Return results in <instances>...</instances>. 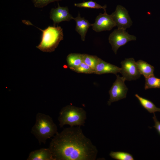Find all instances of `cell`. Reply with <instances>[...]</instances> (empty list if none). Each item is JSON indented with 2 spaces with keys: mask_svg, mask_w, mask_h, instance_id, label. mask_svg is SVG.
Instances as JSON below:
<instances>
[{
  "mask_svg": "<svg viewBox=\"0 0 160 160\" xmlns=\"http://www.w3.org/2000/svg\"><path fill=\"white\" fill-rule=\"evenodd\" d=\"M27 160H55L49 148H42L31 151Z\"/></svg>",
  "mask_w": 160,
  "mask_h": 160,
  "instance_id": "cell-13",
  "label": "cell"
},
{
  "mask_svg": "<svg viewBox=\"0 0 160 160\" xmlns=\"http://www.w3.org/2000/svg\"><path fill=\"white\" fill-rule=\"evenodd\" d=\"M154 116L153 119L154 121L155 125L153 127H154L157 130L159 134L160 135V122L157 119L155 113H153Z\"/></svg>",
  "mask_w": 160,
  "mask_h": 160,
  "instance_id": "cell-23",
  "label": "cell"
},
{
  "mask_svg": "<svg viewBox=\"0 0 160 160\" xmlns=\"http://www.w3.org/2000/svg\"><path fill=\"white\" fill-rule=\"evenodd\" d=\"M138 69L141 75L145 78L154 75V67L146 62L142 60L136 62Z\"/></svg>",
  "mask_w": 160,
  "mask_h": 160,
  "instance_id": "cell-14",
  "label": "cell"
},
{
  "mask_svg": "<svg viewBox=\"0 0 160 160\" xmlns=\"http://www.w3.org/2000/svg\"><path fill=\"white\" fill-rule=\"evenodd\" d=\"M74 6L79 7H84L96 9H103L106 11L107 6H102L95 1H90L78 3H75Z\"/></svg>",
  "mask_w": 160,
  "mask_h": 160,
  "instance_id": "cell-20",
  "label": "cell"
},
{
  "mask_svg": "<svg viewBox=\"0 0 160 160\" xmlns=\"http://www.w3.org/2000/svg\"><path fill=\"white\" fill-rule=\"evenodd\" d=\"M121 68L107 63L100 59L95 69V73L101 74L112 73L117 74L120 73Z\"/></svg>",
  "mask_w": 160,
  "mask_h": 160,
  "instance_id": "cell-11",
  "label": "cell"
},
{
  "mask_svg": "<svg viewBox=\"0 0 160 160\" xmlns=\"http://www.w3.org/2000/svg\"><path fill=\"white\" fill-rule=\"evenodd\" d=\"M36 119L31 133L35 136L40 145L42 143L45 144L47 139L53 137L58 132L57 127L49 115L38 113L36 114Z\"/></svg>",
  "mask_w": 160,
  "mask_h": 160,
  "instance_id": "cell-2",
  "label": "cell"
},
{
  "mask_svg": "<svg viewBox=\"0 0 160 160\" xmlns=\"http://www.w3.org/2000/svg\"><path fill=\"white\" fill-rule=\"evenodd\" d=\"M135 36L129 34L126 30L117 28L115 29L109 35L108 40L112 49L116 54L118 49L131 41H135Z\"/></svg>",
  "mask_w": 160,
  "mask_h": 160,
  "instance_id": "cell-5",
  "label": "cell"
},
{
  "mask_svg": "<svg viewBox=\"0 0 160 160\" xmlns=\"http://www.w3.org/2000/svg\"><path fill=\"white\" fill-rule=\"evenodd\" d=\"M87 113L82 108L68 105L63 107L59 113V125L62 127L65 125L70 127L84 126Z\"/></svg>",
  "mask_w": 160,
  "mask_h": 160,
  "instance_id": "cell-3",
  "label": "cell"
},
{
  "mask_svg": "<svg viewBox=\"0 0 160 160\" xmlns=\"http://www.w3.org/2000/svg\"><path fill=\"white\" fill-rule=\"evenodd\" d=\"M145 89L150 88H160V79L154 75L145 78Z\"/></svg>",
  "mask_w": 160,
  "mask_h": 160,
  "instance_id": "cell-17",
  "label": "cell"
},
{
  "mask_svg": "<svg viewBox=\"0 0 160 160\" xmlns=\"http://www.w3.org/2000/svg\"><path fill=\"white\" fill-rule=\"evenodd\" d=\"M72 70L79 73L86 74L95 73L94 71L83 62L79 66L72 69Z\"/></svg>",
  "mask_w": 160,
  "mask_h": 160,
  "instance_id": "cell-21",
  "label": "cell"
},
{
  "mask_svg": "<svg viewBox=\"0 0 160 160\" xmlns=\"http://www.w3.org/2000/svg\"><path fill=\"white\" fill-rule=\"evenodd\" d=\"M76 22V31L81 36V40L84 41L86 34L89 28L92 26V24L83 17L81 16L80 13L77 16L73 18Z\"/></svg>",
  "mask_w": 160,
  "mask_h": 160,
  "instance_id": "cell-12",
  "label": "cell"
},
{
  "mask_svg": "<svg viewBox=\"0 0 160 160\" xmlns=\"http://www.w3.org/2000/svg\"><path fill=\"white\" fill-rule=\"evenodd\" d=\"M111 15L118 28L126 30L132 25V22L128 11L121 5H117L115 11Z\"/></svg>",
  "mask_w": 160,
  "mask_h": 160,
  "instance_id": "cell-8",
  "label": "cell"
},
{
  "mask_svg": "<svg viewBox=\"0 0 160 160\" xmlns=\"http://www.w3.org/2000/svg\"><path fill=\"white\" fill-rule=\"evenodd\" d=\"M116 79L109 91L110 98L108 104L110 105L114 102L126 97L128 88L125 84V80L122 77L116 75Z\"/></svg>",
  "mask_w": 160,
  "mask_h": 160,
  "instance_id": "cell-6",
  "label": "cell"
},
{
  "mask_svg": "<svg viewBox=\"0 0 160 160\" xmlns=\"http://www.w3.org/2000/svg\"><path fill=\"white\" fill-rule=\"evenodd\" d=\"M49 148L55 160H95L98 153L96 147L78 126L57 132Z\"/></svg>",
  "mask_w": 160,
  "mask_h": 160,
  "instance_id": "cell-1",
  "label": "cell"
},
{
  "mask_svg": "<svg viewBox=\"0 0 160 160\" xmlns=\"http://www.w3.org/2000/svg\"><path fill=\"white\" fill-rule=\"evenodd\" d=\"M121 64V67L120 73L125 80H136L140 77L141 74L134 58H126Z\"/></svg>",
  "mask_w": 160,
  "mask_h": 160,
  "instance_id": "cell-7",
  "label": "cell"
},
{
  "mask_svg": "<svg viewBox=\"0 0 160 160\" xmlns=\"http://www.w3.org/2000/svg\"><path fill=\"white\" fill-rule=\"evenodd\" d=\"M100 59L95 55L84 54L83 55V62L94 71Z\"/></svg>",
  "mask_w": 160,
  "mask_h": 160,
  "instance_id": "cell-18",
  "label": "cell"
},
{
  "mask_svg": "<svg viewBox=\"0 0 160 160\" xmlns=\"http://www.w3.org/2000/svg\"><path fill=\"white\" fill-rule=\"evenodd\" d=\"M60 0H32L34 6L37 7L42 8L48 4Z\"/></svg>",
  "mask_w": 160,
  "mask_h": 160,
  "instance_id": "cell-22",
  "label": "cell"
},
{
  "mask_svg": "<svg viewBox=\"0 0 160 160\" xmlns=\"http://www.w3.org/2000/svg\"><path fill=\"white\" fill-rule=\"evenodd\" d=\"M83 54L71 53L67 57V62L71 70L79 66L83 62Z\"/></svg>",
  "mask_w": 160,
  "mask_h": 160,
  "instance_id": "cell-15",
  "label": "cell"
},
{
  "mask_svg": "<svg viewBox=\"0 0 160 160\" xmlns=\"http://www.w3.org/2000/svg\"><path fill=\"white\" fill-rule=\"evenodd\" d=\"M116 25L111 15L104 11L103 13H100L97 16L94 23L92 24V28L96 32L110 31Z\"/></svg>",
  "mask_w": 160,
  "mask_h": 160,
  "instance_id": "cell-9",
  "label": "cell"
},
{
  "mask_svg": "<svg viewBox=\"0 0 160 160\" xmlns=\"http://www.w3.org/2000/svg\"><path fill=\"white\" fill-rule=\"evenodd\" d=\"M50 17L53 20L54 26L56 24L63 21H68L74 18L69 13L67 7H60L59 4L57 8L51 9Z\"/></svg>",
  "mask_w": 160,
  "mask_h": 160,
  "instance_id": "cell-10",
  "label": "cell"
},
{
  "mask_svg": "<svg viewBox=\"0 0 160 160\" xmlns=\"http://www.w3.org/2000/svg\"><path fill=\"white\" fill-rule=\"evenodd\" d=\"M109 156L113 159L117 160H134L133 156L128 153L122 151H111Z\"/></svg>",
  "mask_w": 160,
  "mask_h": 160,
  "instance_id": "cell-19",
  "label": "cell"
},
{
  "mask_svg": "<svg viewBox=\"0 0 160 160\" xmlns=\"http://www.w3.org/2000/svg\"><path fill=\"white\" fill-rule=\"evenodd\" d=\"M135 96L139 100L141 106L150 113H154L155 112H160V108L156 107L152 101L140 96L137 94H136Z\"/></svg>",
  "mask_w": 160,
  "mask_h": 160,
  "instance_id": "cell-16",
  "label": "cell"
},
{
  "mask_svg": "<svg viewBox=\"0 0 160 160\" xmlns=\"http://www.w3.org/2000/svg\"><path fill=\"white\" fill-rule=\"evenodd\" d=\"M37 28L42 31V35L41 41L36 47L43 52L54 51L60 42L63 39L62 28L58 26H49L44 30Z\"/></svg>",
  "mask_w": 160,
  "mask_h": 160,
  "instance_id": "cell-4",
  "label": "cell"
}]
</instances>
